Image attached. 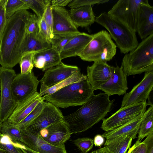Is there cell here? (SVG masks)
<instances>
[{"label":"cell","mask_w":153,"mask_h":153,"mask_svg":"<svg viewBox=\"0 0 153 153\" xmlns=\"http://www.w3.org/2000/svg\"><path fill=\"white\" fill-rule=\"evenodd\" d=\"M79 71L80 69L77 66L65 65L62 62L45 71L43 76L39 81L40 87H51Z\"/></svg>","instance_id":"cell-16"},{"label":"cell","mask_w":153,"mask_h":153,"mask_svg":"<svg viewBox=\"0 0 153 153\" xmlns=\"http://www.w3.org/2000/svg\"><path fill=\"white\" fill-rule=\"evenodd\" d=\"M77 34H54L51 43V47L60 53L65 45Z\"/></svg>","instance_id":"cell-34"},{"label":"cell","mask_w":153,"mask_h":153,"mask_svg":"<svg viewBox=\"0 0 153 153\" xmlns=\"http://www.w3.org/2000/svg\"><path fill=\"white\" fill-rule=\"evenodd\" d=\"M30 9L22 0H7L5 7L6 17L7 19L17 12Z\"/></svg>","instance_id":"cell-33"},{"label":"cell","mask_w":153,"mask_h":153,"mask_svg":"<svg viewBox=\"0 0 153 153\" xmlns=\"http://www.w3.org/2000/svg\"><path fill=\"white\" fill-rule=\"evenodd\" d=\"M23 143L31 150L39 153H66L65 146H53L45 140L39 133L21 130Z\"/></svg>","instance_id":"cell-13"},{"label":"cell","mask_w":153,"mask_h":153,"mask_svg":"<svg viewBox=\"0 0 153 153\" xmlns=\"http://www.w3.org/2000/svg\"><path fill=\"white\" fill-rule=\"evenodd\" d=\"M21 148L24 153H39L33 151L24 145L23 143L21 144Z\"/></svg>","instance_id":"cell-46"},{"label":"cell","mask_w":153,"mask_h":153,"mask_svg":"<svg viewBox=\"0 0 153 153\" xmlns=\"http://www.w3.org/2000/svg\"><path fill=\"white\" fill-rule=\"evenodd\" d=\"M93 35L91 40L78 56L86 61H110L116 54L117 46L109 33L102 30Z\"/></svg>","instance_id":"cell-6"},{"label":"cell","mask_w":153,"mask_h":153,"mask_svg":"<svg viewBox=\"0 0 153 153\" xmlns=\"http://www.w3.org/2000/svg\"><path fill=\"white\" fill-rule=\"evenodd\" d=\"M7 0H0V39L6 24L5 7Z\"/></svg>","instance_id":"cell-41"},{"label":"cell","mask_w":153,"mask_h":153,"mask_svg":"<svg viewBox=\"0 0 153 153\" xmlns=\"http://www.w3.org/2000/svg\"><path fill=\"white\" fill-rule=\"evenodd\" d=\"M27 10H21L7 19L0 39V65L12 68L19 63L21 48L26 35V22L31 14Z\"/></svg>","instance_id":"cell-1"},{"label":"cell","mask_w":153,"mask_h":153,"mask_svg":"<svg viewBox=\"0 0 153 153\" xmlns=\"http://www.w3.org/2000/svg\"><path fill=\"white\" fill-rule=\"evenodd\" d=\"M2 123L1 122V121H0V133L1 132V127H2Z\"/></svg>","instance_id":"cell-48"},{"label":"cell","mask_w":153,"mask_h":153,"mask_svg":"<svg viewBox=\"0 0 153 153\" xmlns=\"http://www.w3.org/2000/svg\"><path fill=\"white\" fill-rule=\"evenodd\" d=\"M39 23V32L43 37L51 44L53 36L44 20L43 16L40 19H38Z\"/></svg>","instance_id":"cell-39"},{"label":"cell","mask_w":153,"mask_h":153,"mask_svg":"<svg viewBox=\"0 0 153 153\" xmlns=\"http://www.w3.org/2000/svg\"><path fill=\"white\" fill-rule=\"evenodd\" d=\"M74 143L83 153H87L93 148L94 140L88 137L78 138L74 141Z\"/></svg>","instance_id":"cell-37"},{"label":"cell","mask_w":153,"mask_h":153,"mask_svg":"<svg viewBox=\"0 0 153 153\" xmlns=\"http://www.w3.org/2000/svg\"><path fill=\"white\" fill-rule=\"evenodd\" d=\"M87 76L78 71L65 80L49 88L40 87L39 93L40 97L52 94L59 89L72 83L86 80Z\"/></svg>","instance_id":"cell-27"},{"label":"cell","mask_w":153,"mask_h":153,"mask_svg":"<svg viewBox=\"0 0 153 153\" xmlns=\"http://www.w3.org/2000/svg\"><path fill=\"white\" fill-rule=\"evenodd\" d=\"M92 35L80 32L76 35L63 48L60 53L62 60L78 56L93 38Z\"/></svg>","instance_id":"cell-20"},{"label":"cell","mask_w":153,"mask_h":153,"mask_svg":"<svg viewBox=\"0 0 153 153\" xmlns=\"http://www.w3.org/2000/svg\"><path fill=\"white\" fill-rule=\"evenodd\" d=\"M62 60L59 52L51 47L35 53L34 66L44 71L59 65Z\"/></svg>","instance_id":"cell-21"},{"label":"cell","mask_w":153,"mask_h":153,"mask_svg":"<svg viewBox=\"0 0 153 153\" xmlns=\"http://www.w3.org/2000/svg\"><path fill=\"white\" fill-rule=\"evenodd\" d=\"M42 100L41 97L37 92L33 96L17 104L7 120L12 124L18 125Z\"/></svg>","instance_id":"cell-22"},{"label":"cell","mask_w":153,"mask_h":153,"mask_svg":"<svg viewBox=\"0 0 153 153\" xmlns=\"http://www.w3.org/2000/svg\"><path fill=\"white\" fill-rule=\"evenodd\" d=\"M136 32L142 40L153 33V7L148 1L139 7Z\"/></svg>","instance_id":"cell-19"},{"label":"cell","mask_w":153,"mask_h":153,"mask_svg":"<svg viewBox=\"0 0 153 153\" xmlns=\"http://www.w3.org/2000/svg\"><path fill=\"white\" fill-rule=\"evenodd\" d=\"M109 0H72L68 6L71 9L88 5L102 4L108 2Z\"/></svg>","instance_id":"cell-38"},{"label":"cell","mask_w":153,"mask_h":153,"mask_svg":"<svg viewBox=\"0 0 153 153\" xmlns=\"http://www.w3.org/2000/svg\"><path fill=\"white\" fill-rule=\"evenodd\" d=\"M111 66L106 62H94L87 68V80L94 91L99 89L105 83L111 74Z\"/></svg>","instance_id":"cell-18"},{"label":"cell","mask_w":153,"mask_h":153,"mask_svg":"<svg viewBox=\"0 0 153 153\" xmlns=\"http://www.w3.org/2000/svg\"><path fill=\"white\" fill-rule=\"evenodd\" d=\"M52 8L51 1L47 4L45 11L43 15L44 20L47 25L50 31L53 36V17Z\"/></svg>","instance_id":"cell-40"},{"label":"cell","mask_w":153,"mask_h":153,"mask_svg":"<svg viewBox=\"0 0 153 153\" xmlns=\"http://www.w3.org/2000/svg\"><path fill=\"white\" fill-rule=\"evenodd\" d=\"M52 12L53 34H77L80 32L72 21L69 12L65 8L52 7Z\"/></svg>","instance_id":"cell-17"},{"label":"cell","mask_w":153,"mask_h":153,"mask_svg":"<svg viewBox=\"0 0 153 153\" xmlns=\"http://www.w3.org/2000/svg\"><path fill=\"white\" fill-rule=\"evenodd\" d=\"M147 145L143 141L141 142L136 141L126 153H147Z\"/></svg>","instance_id":"cell-42"},{"label":"cell","mask_w":153,"mask_h":153,"mask_svg":"<svg viewBox=\"0 0 153 153\" xmlns=\"http://www.w3.org/2000/svg\"><path fill=\"white\" fill-rule=\"evenodd\" d=\"M114 101L104 93L93 94L75 111L64 116L71 134L85 131L105 118L113 108Z\"/></svg>","instance_id":"cell-2"},{"label":"cell","mask_w":153,"mask_h":153,"mask_svg":"<svg viewBox=\"0 0 153 153\" xmlns=\"http://www.w3.org/2000/svg\"><path fill=\"white\" fill-rule=\"evenodd\" d=\"M121 66L127 76L153 71V33L126 54Z\"/></svg>","instance_id":"cell-4"},{"label":"cell","mask_w":153,"mask_h":153,"mask_svg":"<svg viewBox=\"0 0 153 153\" xmlns=\"http://www.w3.org/2000/svg\"><path fill=\"white\" fill-rule=\"evenodd\" d=\"M1 133L7 135L14 140L23 143L21 130L18 125L12 124L8 120L2 123Z\"/></svg>","instance_id":"cell-30"},{"label":"cell","mask_w":153,"mask_h":153,"mask_svg":"<svg viewBox=\"0 0 153 153\" xmlns=\"http://www.w3.org/2000/svg\"><path fill=\"white\" fill-rule=\"evenodd\" d=\"M93 140L95 146L100 147L104 144L105 140L102 135L97 134L94 137Z\"/></svg>","instance_id":"cell-45"},{"label":"cell","mask_w":153,"mask_h":153,"mask_svg":"<svg viewBox=\"0 0 153 153\" xmlns=\"http://www.w3.org/2000/svg\"><path fill=\"white\" fill-rule=\"evenodd\" d=\"M26 34H36L39 30V19L36 14L31 13L28 17L25 24Z\"/></svg>","instance_id":"cell-36"},{"label":"cell","mask_w":153,"mask_h":153,"mask_svg":"<svg viewBox=\"0 0 153 153\" xmlns=\"http://www.w3.org/2000/svg\"><path fill=\"white\" fill-rule=\"evenodd\" d=\"M46 102L40 101L32 111L17 125L20 130L25 129L37 116L42 110Z\"/></svg>","instance_id":"cell-35"},{"label":"cell","mask_w":153,"mask_h":153,"mask_svg":"<svg viewBox=\"0 0 153 153\" xmlns=\"http://www.w3.org/2000/svg\"><path fill=\"white\" fill-rule=\"evenodd\" d=\"M146 101L121 107L115 113L102 120L100 128L105 131L115 129L144 113L148 105Z\"/></svg>","instance_id":"cell-9"},{"label":"cell","mask_w":153,"mask_h":153,"mask_svg":"<svg viewBox=\"0 0 153 153\" xmlns=\"http://www.w3.org/2000/svg\"><path fill=\"white\" fill-rule=\"evenodd\" d=\"M127 75L120 66H111V74L108 79L99 88L109 97L114 95H123L128 89Z\"/></svg>","instance_id":"cell-15"},{"label":"cell","mask_w":153,"mask_h":153,"mask_svg":"<svg viewBox=\"0 0 153 153\" xmlns=\"http://www.w3.org/2000/svg\"><path fill=\"white\" fill-rule=\"evenodd\" d=\"M137 134H129L107 140L104 146L111 153H126Z\"/></svg>","instance_id":"cell-26"},{"label":"cell","mask_w":153,"mask_h":153,"mask_svg":"<svg viewBox=\"0 0 153 153\" xmlns=\"http://www.w3.org/2000/svg\"><path fill=\"white\" fill-rule=\"evenodd\" d=\"M36 52H27L22 54L19 64L20 67V73L28 74L32 72L34 66V56Z\"/></svg>","instance_id":"cell-31"},{"label":"cell","mask_w":153,"mask_h":153,"mask_svg":"<svg viewBox=\"0 0 153 153\" xmlns=\"http://www.w3.org/2000/svg\"><path fill=\"white\" fill-rule=\"evenodd\" d=\"M40 82L32 71L16 74L11 84L12 96L16 104L35 95Z\"/></svg>","instance_id":"cell-10"},{"label":"cell","mask_w":153,"mask_h":153,"mask_svg":"<svg viewBox=\"0 0 153 153\" xmlns=\"http://www.w3.org/2000/svg\"><path fill=\"white\" fill-rule=\"evenodd\" d=\"M69 13L72 21L77 27H87L95 22L96 17L92 5L72 8Z\"/></svg>","instance_id":"cell-23"},{"label":"cell","mask_w":153,"mask_h":153,"mask_svg":"<svg viewBox=\"0 0 153 153\" xmlns=\"http://www.w3.org/2000/svg\"><path fill=\"white\" fill-rule=\"evenodd\" d=\"M147 0H119L107 14L136 33L139 7Z\"/></svg>","instance_id":"cell-8"},{"label":"cell","mask_w":153,"mask_h":153,"mask_svg":"<svg viewBox=\"0 0 153 153\" xmlns=\"http://www.w3.org/2000/svg\"><path fill=\"white\" fill-rule=\"evenodd\" d=\"M35 13L39 19L43 16L49 0H22Z\"/></svg>","instance_id":"cell-32"},{"label":"cell","mask_w":153,"mask_h":153,"mask_svg":"<svg viewBox=\"0 0 153 153\" xmlns=\"http://www.w3.org/2000/svg\"><path fill=\"white\" fill-rule=\"evenodd\" d=\"M91 153H111L108 149L105 146L95 150Z\"/></svg>","instance_id":"cell-47"},{"label":"cell","mask_w":153,"mask_h":153,"mask_svg":"<svg viewBox=\"0 0 153 153\" xmlns=\"http://www.w3.org/2000/svg\"><path fill=\"white\" fill-rule=\"evenodd\" d=\"M95 22L107 30L122 53H127L137 46L136 33L107 13H102L96 17Z\"/></svg>","instance_id":"cell-5"},{"label":"cell","mask_w":153,"mask_h":153,"mask_svg":"<svg viewBox=\"0 0 153 153\" xmlns=\"http://www.w3.org/2000/svg\"><path fill=\"white\" fill-rule=\"evenodd\" d=\"M16 75L13 68L0 67V120L2 123L8 119L17 105L11 90V84Z\"/></svg>","instance_id":"cell-7"},{"label":"cell","mask_w":153,"mask_h":153,"mask_svg":"<svg viewBox=\"0 0 153 153\" xmlns=\"http://www.w3.org/2000/svg\"><path fill=\"white\" fill-rule=\"evenodd\" d=\"M94 91L86 79L70 84L52 94L41 97L42 100L58 108H65L82 105L94 94Z\"/></svg>","instance_id":"cell-3"},{"label":"cell","mask_w":153,"mask_h":153,"mask_svg":"<svg viewBox=\"0 0 153 153\" xmlns=\"http://www.w3.org/2000/svg\"><path fill=\"white\" fill-rule=\"evenodd\" d=\"M21 143L7 135L0 133V148L7 153H24L21 148Z\"/></svg>","instance_id":"cell-29"},{"label":"cell","mask_w":153,"mask_h":153,"mask_svg":"<svg viewBox=\"0 0 153 153\" xmlns=\"http://www.w3.org/2000/svg\"><path fill=\"white\" fill-rule=\"evenodd\" d=\"M153 132V105L150 106L144 113L138 132L137 141L143 139Z\"/></svg>","instance_id":"cell-28"},{"label":"cell","mask_w":153,"mask_h":153,"mask_svg":"<svg viewBox=\"0 0 153 153\" xmlns=\"http://www.w3.org/2000/svg\"><path fill=\"white\" fill-rule=\"evenodd\" d=\"M153 71L145 72L142 80L129 92L125 94L121 107L146 101L153 90Z\"/></svg>","instance_id":"cell-11"},{"label":"cell","mask_w":153,"mask_h":153,"mask_svg":"<svg viewBox=\"0 0 153 153\" xmlns=\"http://www.w3.org/2000/svg\"><path fill=\"white\" fill-rule=\"evenodd\" d=\"M0 153H7L0 148Z\"/></svg>","instance_id":"cell-49"},{"label":"cell","mask_w":153,"mask_h":153,"mask_svg":"<svg viewBox=\"0 0 153 153\" xmlns=\"http://www.w3.org/2000/svg\"><path fill=\"white\" fill-rule=\"evenodd\" d=\"M39 133L47 142L57 147L65 146V143L71 135L63 120L51 124L40 130Z\"/></svg>","instance_id":"cell-14"},{"label":"cell","mask_w":153,"mask_h":153,"mask_svg":"<svg viewBox=\"0 0 153 153\" xmlns=\"http://www.w3.org/2000/svg\"><path fill=\"white\" fill-rule=\"evenodd\" d=\"M72 0H52L51 1L52 7H64L66 6Z\"/></svg>","instance_id":"cell-44"},{"label":"cell","mask_w":153,"mask_h":153,"mask_svg":"<svg viewBox=\"0 0 153 153\" xmlns=\"http://www.w3.org/2000/svg\"><path fill=\"white\" fill-rule=\"evenodd\" d=\"M144 141L147 145V153H153V132L147 136Z\"/></svg>","instance_id":"cell-43"},{"label":"cell","mask_w":153,"mask_h":153,"mask_svg":"<svg viewBox=\"0 0 153 153\" xmlns=\"http://www.w3.org/2000/svg\"><path fill=\"white\" fill-rule=\"evenodd\" d=\"M51 47V44L39 32L36 34H26L21 47V56L26 52L36 53Z\"/></svg>","instance_id":"cell-24"},{"label":"cell","mask_w":153,"mask_h":153,"mask_svg":"<svg viewBox=\"0 0 153 153\" xmlns=\"http://www.w3.org/2000/svg\"><path fill=\"white\" fill-rule=\"evenodd\" d=\"M64 117L58 108L46 102L40 113L25 129L39 133L51 124L63 120Z\"/></svg>","instance_id":"cell-12"},{"label":"cell","mask_w":153,"mask_h":153,"mask_svg":"<svg viewBox=\"0 0 153 153\" xmlns=\"http://www.w3.org/2000/svg\"><path fill=\"white\" fill-rule=\"evenodd\" d=\"M144 113L115 129L105 131L102 135L108 140L129 134H137Z\"/></svg>","instance_id":"cell-25"}]
</instances>
